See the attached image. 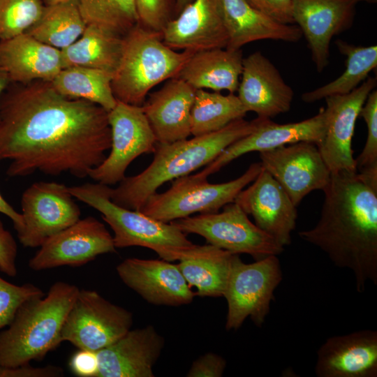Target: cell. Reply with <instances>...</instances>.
Segmentation results:
<instances>
[{"label":"cell","instance_id":"cell-1","mask_svg":"<svg viewBox=\"0 0 377 377\" xmlns=\"http://www.w3.org/2000/svg\"><path fill=\"white\" fill-rule=\"evenodd\" d=\"M108 113L60 94L50 81L7 88L0 97V164L10 162V177L37 172L89 177L110 149Z\"/></svg>","mask_w":377,"mask_h":377},{"label":"cell","instance_id":"cell-2","mask_svg":"<svg viewBox=\"0 0 377 377\" xmlns=\"http://www.w3.org/2000/svg\"><path fill=\"white\" fill-rule=\"evenodd\" d=\"M320 217L299 236L353 272L356 290L377 285V166L331 173Z\"/></svg>","mask_w":377,"mask_h":377},{"label":"cell","instance_id":"cell-3","mask_svg":"<svg viewBox=\"0 0 377 377\" xmlns=\"http://www.w3.org/2000/svg\"><path fill=\"white\" fill-rule=\"evenodd\" d=\"M260 121L258 117L252 121L241 119L209 134L167 144L157 142L154 158L146 169L126 177L114 188L109 187L112 201L139 210L164 183L207 165L229 145L256 130Z\"/></svg>","mask_w":377,"mask_h":377},{"label":"cell","instance_id":"cell-4","mask_svg":"<svg viewBox=\"0 0 377 377\" xmlns=\"http://www.w3.org/2000/svg\"><path fill=\"white\" fill-rule=\"evenodd\" d=\"M79 288L64 281L46 295L25 301L8 327L0 332V366L13 367L41 360L59 345L60 333Z\"/></svg>","mask_w":377,"mask_h":377},{"label":"cell","instance_id":"cell-5","mask_svg":"<svg viewBox=\"0 0 377 377\" xmlns=\"http://www.w3.org/2000/svg\"><path fill=\"white\" fill-rule=\"evenodd\" d=\"M109 187L96 182L68 188L75 198L101 214L103 220L113 231L116 249L145 247L156 252L161 259L174 262L181 260L195 247L196 244L171 223L158 221L140 211L114 203Z\"/></svg>","mask_w":377,"mask_h":377},{"label":"cell","instance_id":"cell-6","mask_svg":"<svg viewBox=\"0 0 377 377\" xmlns=\"http://www.w3.org/2000/svg\"><path fill=\"white\" fill-rule=\"evenodd\" d=\"M192 54L177 52L163 43L161 33L137 24L123 36L120 60L112 79L116 99L142 106L149 91L176 77Z\"/></svg>","mask_w":377,"mask_h":377},{"label":"cell","instance_id":"cell-7","mask_svg":"<svg viewBox=\"0 0 377 377\" xmlns=\"http://www.w3.org/2000/svg\"><path fill=\"white\" fill-rule=\"evenodd\" d=\"M262 169L260 162L253 163L240 177L232 181L212 184L195 174L172 180L163 193H154L138 210L158 221L170 223L195 213L218 212L235 201L238 193L251 183Z\"/></svg>","mask_w":377,"mask_h":377},{"label":"cell","instance_id":"cell-8","mask_svg":"<svg viewBox=\"0 0 377 377\" xmlns=\"http://www.w3.org/2000/svg\"><path fill=\"white\" fill-rule=\"evenodd\" d=\"M282 277L277 256L245 263L235 254L223 295L228 305L226 329L237 330L247 318L263 326Z\"/></svg>","mask_w":377,"mask_h":377},{"label":"cell","instance_id":"cell-9","mask_svg":"<svg viewBox=\"0 0 377 377\" xmlns=\"http://www.w3.org/2000/svg\"><path fill=\"white\" fill-rule=\"evenodd\" d=\"M170 223L186 235H200L208 244L234 254H249L255 260L278 256L284 250L235 202L226 205L221 212L189 216Z\"/></svg>","mask_w":377,"mask_h":377},{"label":"cell","instance_id":"cell-10","mask_svg":"<svg viewBox=\"0 0 377 377\" xmlns=\"http://www.w3.org/2000/svg\"><path fill=\"white\" fill-rule=\"evenodd\" d=\"M133 313L98 292L79 289L66 316L59 341L79 349L98 351L111 344L133 325Z\"/></svg>","mask_w":377,"mask_h":377},{"label":"cell","instance_id":"cell-11","mask_svg":"<svg viewBox=\"0 0 377 377\" xmlns=\"http://www.w3.org/2000/svg\"><path fill=\"white\" fill-rule=\"evenodd\" d=\"M111 131L110 153L89 177L107 186L119 183L137 157L154 153L157 141L142 106L117 101L108 113Z\"/></svg>","mask_w":377,"mask_h":377},{"label":"cell","instance_id":"cell-12","mask_svg":"<svg viewBox=\"0 0 377 377\" xmlns=\"http://www.w3.org/2000/svg\"><path fill=\"white\" fill-rule=\"evenodd\" d=\"M68 187L54 182H38L24 191L21 198L23 224L16 231L24 246L40 247L80 219V209Z\"/></svg>","mask_w":377,"mask_h":377},{"label":"cell","instance_id":"cell-13","mask_svg":"<svg viewBox=\"0 0 377 377\" xmlns=\"http://www.w3.org/2000/svg\"><path fill=\"white\" fill-rule=\"evenodd\" d=\"M260 163L282 186L297 207L315 190H323L331 172L317 145L298 142L260 152Z\"/></svg>","mask_w":377,"mask_h":377},{"label":"cell","instance_id":"cell-14","mask_svg":"<svg viewBox=\"0 0 377 377\" xmlns=\"http://www.w3.org/2000/svg\"><path fill=\"white\" fill-rule=\"evenodd\" d=\"M115 251L113 237L105 225L88 216L46 240L29 260V266L35 271L64 265L77 267L99 255Z\"/></svg>","mask_w":377,"mask_h":377},{"label":"cell","instance_id":"cell-15","mask_svg":"<svg viewBox=\"0 0 377 377\" xmlns=\"http://www.w3.org/2000/svg\"><path fill=\"white\" fill-rule=\"evenodd\" d=\"M376 86V77H368L348 94L325 98V131L317 147L331 173L357 171L352 140L360 112L369 93Z\"/></svg>","mask_w":377,"mask_h":377},{"label":"cell","instance_id":"cell-16","mask_svg":"<svg viewBox=\"0 0 377 377\" xmlns=\"http://www.w3.org/2000/svg\"><path fill=\"white\" fill-rule=\"evenodd\" d=\"M325 131L323 108L315 116L299 122L280 124L270 119L260 118L256 130L229 145L195 175L207 179L231 161L249 152L265 151L298 142H313L318 146L323 140Z\"/></svg>","mask_w":377,"mask_h":377},{"label":"cell","instance_id":"cell-17","mask_svg":"<svg viewBox=\"0 0 377 377\" xmlns=\"http://www.w3.org/2000/svg\"><path fill=\"white\" fill-rule=\"evenodd\" d=\"M360 1L365 0H292L294 24L308 43L318 72L329 64L332 38L352 26Z\"/></svg>","mask_w":377,"mask_h":377},{"label":"cell","instance_id":"cell-18","mask_svg":"<svg viewBox=\"0 0 377 377\" xmlns=\"http://www.w3.org/2000/svg\"><path fill=\"white\" fill-rule=\"evenodd\" d=\"M235 202L255 224L283 247L292 242L296 226L297 207L279 183L262 167L252 184L242 190Z\"/></svg>","mask_w":377,"mask_h":377},{"label":"cell","instance_id":"cell-19","mask_svg":"<svg viewBox=\"0 0 377 377\" xmlns=\"http://www.w3.org/2000/svg\"><path fill=\"white\" fill-rule=\"evenodd\" d=\"M121 280L147 302L177 306L196 296L177 264L161 260L126 258L116 268Z\"/></svg>","mask_w":377,"mask_h":377},{"label":"cell","instance_id":"cell-20","mask_svg":"<svg viewBox=\"0 0 377 377\" xmlns=\"http://www.w3.org/2000/svg\"><path fill=\"white\" fill-rule=\"evenodd\" d=\"M162 40L175 50L197 52L226 48L228 36L220 0H193L163 30Z\"/></svg>","mask_w":377,"mask_h":377},{"label":"cell","instance_id":"cell-21","mask_svg":"<svg viewBox=\"0 0 377 377\" xmlns=\"http://www.w3.org/2000/svg\"><path fill=\"white\" fill-rule=\"evenodd\" d=\"M237 95L247 112L271 119L290 110L294 92L275 66L260 52L243 58Z\"/></svg>","mask_w":377,"mask_h":377},{"label":"cell","instance_id":"cell-22","mask_svg":"<svg viewBox=\"0 0 377 377\" xmlns=\"http://www.w3.org/2000/svg\"><path fill=\"white\" fill-rule=\"evenodd\" d=\"M164 339L152 325L129 330L97 351L96 377H154Z\"/></svg>","mask_w":377,"mask_h":377},{"label":"cell","instance_id":"cell-23","mask_svg":"<svg viewBox=\"0 0 377 377\" xmlns=\"http://www.w3.org/2000/svg\"><path fill=\"white\" fill-rule=\"evenodd\" d=\"M318 377H376L377 331L362 330L329 337L317 351Z\"/></svg>","mask_w":377,"mask_h":377},{"label":"cell","instance_id":"cell-24","mask_svg":"<svg viewBox=\"0 0 377 377\" xmlns=\"http://www.w3.org/2000/svg\"><path fill=\"white\" fill-rule=\"evenodd\" d=\"M196 89L178 77L148 94L142 105L158 143L184 140L191 133V111Z\"/></svg>","mask_w":377,"mask_h":377},{"label":"cell","instance_id":"cell-25","mask_svg":"<svg viewBox=\"0 0 377 377\" xmlns=\"http://www.w3.org/2000/svg\"><path fill=\"white\" fill-rule=\"evenodd\" d=\"M62 68L61 50L26 32L0 40V69L10 82L51 81Z\"/></svg>","mask_w":377,"mask_h":377},{"label":"cell","instance_id":"cell-26","mask_svg":"<svg viewBox=\"0 0 377 377\" xmlns=\"http://www.w3.org/2000/svg\"><path fill=\"white\" fill-rule=\"evenodd\" d=\"M228 36L226 48L239 50L260 40L297 43L302 33L296 24L278 22L252 7L246 0H220Z\"/></svg>","mask_w":377,"mask_h":377},{"label":"cell","instance_id":"cell-27","mask_svg":"<svg viewBox=\"0 0 377 377\" xmlns=\"http://www.w3.org/2000/svg\"><path fill=\"white\" fill-rule=\"evenodd\" d=\"M241 49L215 48L193 53L176 77L195 89L237 91L242 71Z\"/></svg>","mask_w":377,"mask_h":377},{"label":"cell","instance_id":"cell-28","mask_svg":"<svg viewBox=\"0 0 377 377\" xmlns=\"http://www.w3.org/2000/svg\"><path fill=\"white\" fill-rule=\"evenodd\" d=\"M234 255L210 244H196L177 265L196 295L223 297Z\"/></svg>","mask_w":377,"mask_h":377},{"label":"cell","instance_id":"cell-29","mask_svg":"<svg viewBox=\"0 0 377 377\" xmlns=\"http://www.w3.org/2000/svg\"><path fill=\"white\" fill-rule=\"evenodd\" d=\"M123 36L105 28L87 24L76 41L61 50L63 68L82 66L113 74L120 60Z\"/></svg>","mask_w":377,"mask_h":377},{"label":"cell","instance_id":"cell-30","mask_svg":"<svg viewBox=\"0 0 377 377\" xmlns=\"http://www.w3.org/2000/svg\"><path fill=\"white\" fill-rule=\"evenodd\" d=\"M112 75L103 70L72 66L62 68L50 82L60 94L91 102L109 112L117 103L112 88Z\"/></svg>","mask_w":377,"mask_h":377},{"label":"cell","instance_id":"cell-31","mask_svg":"<svg viewBox=\"0 0 377 377\" xmlns=\"http://www.w3.org/2000/svg\"><path fill=\"white\" fill-rule=\"evenodd\" d=\"M86 26L77 0H70L45 5L39 19L26 33L46 45L61 50L76 41Z\"/></svg>","mask_w":377,"mask_h":377},{"label":"cell","instance_id":"cell-32","mask_svg":"<svg viewBox=\"0 0 377 377\" xmlns=\"http://www.w3.org/2000/svg\"><path fill=\"white\" fill-rule=\"evenodd\" d=\"M336 45L339 52L346 58V69L334 80L304 93L302 100L313 103L327 97L350 93L369 76L377 66V46H356L342 40H337Z\"/></svg>","mask_w":377,"mask_h":377},{"label":"cell","instance_id":"cell-33","mask_svg":"<svg viewBox=\"0 0 377 377\" xmlns=\"http://www.w3.org/2000/svg\"><path fill=\"white\" fill-rule=\"evenodd\" d=\"M247 112L235 94L197 89L191 111V133L199 136L216 132L244 119Z\"/></svg>","mask_w":377,"mask_h":377},{"label":"cell","instance_id":"cell-34","mask_svg":"<svg viewBox=\"0 0 377 377\" xmlns=\"http://www.w3.org/2000/svg\"><path fill=\"white\" fill-rule=\"evenodd\" d=\"M86 24H94L124 36L138 24L134 0H77Z\"/></svg>","mask_w":377,"mask_h":377},{"label":"cell","instance_id":"cell-35","mask_svg":"<svg viewBox=\"0 0 377 377\" xmlns=\"http://www.w3.org/2000/svg\"><path fill=\"white\" fill-rule=\"evenodd\" d=\"M40 0H0V40L26 32L40 17Z\"/></svg>","mask_w":377,"mask_h":377},{"label":"cell","instance_id":"cell-36","mask_svg":"<svg viewBox=\"0 0 377 377\" xmlns=\"http://www.w3.org/2000/svg\"><path fill=\"white\" fill-rule=\"evenodd\" d=\"M45 293L31 283H11L0 276V329L13 320L18 308L27 300Z\"/></svg>","mask_w":377,"mask_h":377},{"label":"cell","instance_id":"cell-37","mask_svg":"<svg viewBox=\"0 0 377 377\" xmlns=\"http://www.w3.org/2000/svg\"><path fill=\"white\" fill-rule=\"evenodd\" d=\"M360 115L367 127V137L362 151L355 159L357 171L377 166V91L368 95Z\"/></svg>","mask_w":377,"mask_h":377},{"label":"cell","instance_id":"cell-38","mask_svg":"<svg viewBox=\"0 0 377 377\" xmlns=\"http://www.w3.org/2000/svg\"><path fill=\"white\" fill-rule=\"evenodd\" d=\"M138 24L162 33L166 24L175 17L176 0H134Z\"/></svg>","mask_w":377,"mask_h":377},{"label":"cell","instance_id":"cell-39","mask_svg":"<svg viewBox=\"0 0 377 377\" xmlns=\"http://www.w3.org/2000/svg\"><path fill=\"white\" fill-rule=\"evenodd\" d=\"M246 1L252 7L278 22L294 24L292 0Z\"/></svg>","mask_w":377,"mask_h":377},{"label":"cell","instance_id":"cell-40","mask_svg":"<svg viewBox=\"0 0 377 377\" xmlns=\"http://www.w3.org/2000/svg\"><path fill=\"white\" fill-rule=\"evenodd\" d=\"M226 367V361L221 355L207 353L196 359L187 373L188 377H221Z\"/></svg>","mask_w":377,"mask_h":377},{"label":"cell","instance_id":"cell-41","mask_svg":"<svg viewBox=\"0 0 377 377\" xmlns=\"http://www.w3.org/2000/svg\"><path fill=\"white\" fill-rule=\"evenodd\" d=\"M17 243L0 220V271L9 276L17 274Z\"/></svg>","mask_w":377,"mask_h":377},{"label":"cell","instance_id":"cell-42","mask_svg":"<svg viewBox=\"0 0 377 377\" xmlns=\"http://www.w3.org/2000/svg\"><path fill=\"white\" fill-rule=\"evenodd\" d=\"M72 372L79 377H96L98 371L97 351L79 349L69 361Z\"/></svg>","mask_w":377,"mask_h":377},{"label":"cell","instance_id":"cell-43","mask_svg":"<svg viewBox=\"0 0 377 377\" xmlns=\"http://www.w3.org/2000/svg\"><path fill=\"white\" fill-rule=\"evenodd\" d=\"M63 376V369L53 365L35 367L29 363L13 367L0 366V377H59Z\"/></svg>","mask_w":377,"mask_h":377},{"label":"cell","instance_id":"cell-44","mask_svg":"<svg viewBox=\"0 0 377 377\" xmlns=\"http://www.w3.org/2000/svg\"><path fill=\"white\" fill-rule=\"evenodd\" d=\"M0 213L8 216L13 222L16 231L19 230L23 224L21 213L17 212L2 196L0 192Z\"/></svg>","mask_w":377,"mask_h":377},{"label":"cell","instance_id":"cell-45","mask_svg":"<svg viewBox=\"0 0 377 377\" xmlns=\"http://www.w3.org/2000/svg\"><path fill=\"white\" fill-rule=\"evenodd\" d=\"M10 83L11 82L7 75L0 69V97L9 87Z\"/></svg>","mask_w":377,"mask_h":377},{"label":"cell","instance_id":"cell-46","mask_svg":"<svg viewBox=\"0 0 377 377\" xmlns=\"http://www.w3.org/2000/svg\"><path fill=\"white\" fill-rule=\"evenodd\" d=\"M193 0H176L175 16L177 15L182 9Z\"/></svg>","mask_w":377,"mask_h":377},{"label":"cell","instance_id":"cell-47","mask_svg":"<svg viewBox=\"0 0 377 377\" xmlns=\"http://www.w3.org/2000/svg\"><path fill=\"white\" fill-rule=\"evenodd\" d=\"M70 0H44L45 5H52L61 2L68 1Z\"/></svg>","mask_w":377,"mask_h":377},{"label":"cell","instance_id":"cell-48","mask_svg":"<svg viewBox=\"0 0 377 377\" xmlns=\"http://www.w3.org/2000/svg\"><path fill=\"white\" fill-rule=\"evenodd\" d=\"M376 0H368L369 3H375Z\"/></svg>","mask_w":377,"mask_h":377},{"label":"cell","instance_id":"cell-49","mask_svg":"<svg viewBox=\"0 0 377 377\" xmlns=\"http://www.w3.org/2000/svg\"><path fill=\"white\" fill-rule=\"evenodd\" d=\"M365 1L368 2V0H365Z\"/></svg>","mask_w":377,"mask_h":377}]
</instances>
